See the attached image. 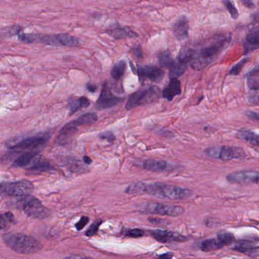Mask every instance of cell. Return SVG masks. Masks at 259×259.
<instances>
[{
    "instance_id": "cell-1",
    "label": "cell",
    "mask_w": 259,
    "mask_h": 259,
    "mask_svg": "<svg viewBox=\"0 0 259 259\" xmlns=\"http://www.w3.org/2000/svg\"><path fill=\"white\" fill-rule=\"evenodd\" d=\"M130 195L148 194L159 198L169 200H185L192 195V191L187 188L180 187L163 183H146L142 182L133 183L125 189Z\"/></svg>"
},
{
    "instance_id": "cell-2",
    "label": "cell",
    "mask_w": 259,
    "mask_h": 259,
    "mask_svg": "<svg viewBox=\"0 0 259 259\" xmlns=\"http://www.w3.org/2000/svg\"><path fill=\"white\" fill-rule=\"evenodd\" d=\"M15 34L18 35L19 40L26 44L39 42L48 46L67 47V48H74V47L79 46L80 45L79 39L68 34H54V35L25 34L21 27H19L16 29Z\"/></svg>"
},
{
    "instance_id": "cell-3",
    "label": "cell",
    "mask_w": 259,
    "mask_h": 259,
    "mask_svg": "<svg viewBox=\"0 0 259 259\" xmlns=\"http://www.w3.org/2000/svg\"><path fill=\"white\" fill-rule=\"evenodd\" d=\"M4 241L9 248L20 254H35L43 248L35 238L22 233H7L4 236Z\"/></svg>"
},
{
    "instance_id": "cell-4",
    "label": "cell",
    "mask_w": 259,
    "mask_h": 259,
    "mask_svg": "<svg viewBox=\"0 0 259 259\" xmlns=\"http://www.w3.org/2000/svg\"><path fill=\"white\" fill-rule=\"evenodd\" d=\"M229 42H230L229 37H224L204 47L198 52V54H195L194 56L190 63L192 69L195 71H201L205 69L216 60L220 53L224 50Z\"/></svg>"
},
{
    "instance_id": "cell-5",
    "label": "cell",
    "mask_w": 259,
    "mask_h": 259,
    "mask_svg": "<svg viewBox=\"0 0 259 259\" xmlns=\"http://www.w3.org/2000/svg\"><path fill=\"white\" fill-rule=\"evenodd\" d=\"M161 97V90L157 86L141 89L130 95L125 103V108L131 110L140 106L153 104L158 101Z\"/></svg>"
},
{
    "instance_id": "cell-6",
    "label": "cell",
    "mask_w": 259,
    "mask_h": 259,
    "mask_svg": "<svg viewBox=\"0 0 259 259\" xmlns=\"http://www.w3.org/2000/svg\"><path fill=\"white\" fill-rule=\"evenodd\" d=\"M97 121H98V116L95 113H85V114H83L82 116L77 118L75 120L71 121L60 130V133L57 136V143H66L67 141L78 131V127L90 125Z\"/></svg>"
},
{
    "instance_id": "cell-7",
    "label": "cell",
    "mask_w": 259,
    "mask_h": 259,
    "mask_svg": "<svg viewBox=\"0 0 259 259\" xmlns=\"http://www.w3.org/2000/svg\"><path fill=\"white\" fill-rule=\"evenodd\" d=\"M139 211L147 214L161 215V216H181L185 212L182 206L172 205L158 202L142 203L139 207Z\"/></svg>"
},
{
    "instance_id": "cell-8",
    "label": "cell",
    "mask_w": 259,
    "mask_h": 259,
    "mask_svg": "<svg viewBox=\"0 0 259 259\" xmlns=\"http://www.w3.org/2000/svg\"><path fill=\"white\" fill-rule=\"evenodd\" d=\"M204 154L210 158L223 161L232 160H243L246 154L242 148L232 146L209 147L204 151Z\"/></svg>"
},
{
    "instance_id": "cell-9",
    "label": "cell",
    "mask_w": 259,
    "mask_h": 259,
    "mask_svg": "<svg viewBox=\"0 0 259 259\" xmlns=\"http://www.w3.org/2000/svg\"><path fill=\"white\" fill-rule=\"evenodd\" d=\"M34 185L28 180L0 183V195L6 196L24 197L31 195Z\"/></svg>"
},
{
    "instance_id": "cell-10",
    "label": "cell",
    "mask_w": 259,
    "mask_h": 259,
    "mask_svg": "<svg viewBox=\"0 0 259 259\" xmlns=\"http://www.w3.org/2000/svg\"><path fill=\"white\" fill-rule=\"evenodd\" d=\"M21 198L19 204L28 216L35 219H45L49 217V210L44 206L40 200L30 195Z\"/></svg>"
},
{
    "instance_id": "cell-11",
    "label": "cell",
    "mask_w": 259,
    "mask_h": 259,
    "mask_svg": "<svg viewBox=\"0 0 259 259\" xmlns=\"http://www.w3.org/2000/svg\"><path fill=\"white\" fill-rule=\"evenodd\" d=\"M195 51L192 49L183 50L179 54L176 60H174L170 68H169V76L170 79L177 78L184 73L187 69L188 65L191 63Z\"/></svg>"
},
{
    "instance_id": "cell-12",
    "label": "cell",
    "mask_w": 259,
    "mask_h": 259,
    "mask_svg": "<svg viewBox=\"0 0 259 259\" xmlns=\"http://www.w3.org/2000/svg\"><path fill=\"white\" fill-rule=\"evenodd\" d=\"M51 136V133H49L31 136V137L22 139V140L16 142V144L9 145V148L13 150H26L31 149H31H34V148H37L45 145L49 140Z\"/></svg>"
},
{
    "instance_id": "cell-13",
    "label": "cell",
    "mask_w": 259,
    "mask_h": 259,
    "mask_svg": "<svg viewBox=\"0 0 259 259\" xmlns=\"http://www.w3.org/2000/svg\"><path fill=\"white\" fill-rule=\"evenodd\" d=\"M123 98L113 95L109 87L108 83L105 82L101 89L99 98L96 103V108L99 110H107L117 105L123 101Z\"/></svg>"
},
{
    "instance_id": "cell-14",
    "label": "cell",
    "mask_w": 259,
    "mask_h": 259,
    "mask_svg": "<svg viewBox=\"0 0 259 259\" xmlns=\"http://www.w3.org/2000/svg\"><path fill=\"white\" fill-rule=\"evenodd\" d=\"M227 180L231 184H257L259 180L258 172L254 170L236 171L228 174Z\"/></svg>"
},
{
    "instance_id": "cell-15",
    "label": "cell",
    "mask_w": 259,
    "mask_h": 259,
    "mask_svg": "<svg viewBox=\"0 0 259 259\" xmlns=\"http://www.w3.org/2000/svg\"><path fill=\"white\" fill-rule=\"evenodd\" d=\"M137 75L140 78H148L154 83H158L164 78L165 73L162 69L154 65H147L138 68Z\"/></svg>"
},
{
    "instance_id": "cell-16",
    "label": "cell",
    "mask_w": 259,
    "mask_h": 259,
    "mask_svg": "<svg viewBox=\"0 0 259 259\" xmlns=\"http://www.w3.org/2000/svg\"><path fill=\"white\" fill-rule=\"evenodd\" d=\"M106 33L116 40L137 37L138 34L128 27L122 26L120 24L115 22L111 24L106 30Z\"/></svg>"
},
{
    "instance_id": "cell-17",
    "label": "cell",
    "mask_w": 259,
    "mask_h": 259,
    "mask_svg": "<svg viewBox=\"0 0 259 259\" xmlns=\"http://www.w3.org/2000/svg\"><path fill=\"white\" fill-rule=\"evenodd\" d=\"M152 237L159 242L166 243L171 242H185L187 238L177 232L168 231V230H153L151 233Z\"/></svg>"
},
{
    "instance_id": "cell-18",
    "label": "cell",
    "mask_w": 259,
    "mask_h": 259,
    "mask_svg": "<svg viewBox=\"0 0 259 259\" xmlns=\"http://www.w3.org/2000/svg\"><path fill=\"white\" fill-rule=\"evenodd\" d=\"M233 249L251 257H258V246L257 241L254 242L248 239H242L236 242Z\"/></svg>"
},
{
    "instance_id": "cell-19",
    "label": "cell",
    "mask_w": 259,
    "mask_h": 259,
    "mask_svg": "<svg viewBox=\"0 0 259 259\" xmlns=\"http://www.w3.org/2000/svg\"><path fill=\"white\" fill-rule=\"evenodd\" d=\"M172 33L178 40H186L189 36V23L186 16H180L172 27Z\"/></svg>"
},
{
    "instance_id": "cell-20",
    "label": "cell",
    "mask_w": 259,
    "mask_h": 259,
    "mask_svg": "<svg viewBox=\"0 0 259 259\" xmlns=\"http://www.w3.org/2000/svg\"><path fill=\"white\" fill-rule=\"evenodd\" d=\"M244 54L246 55L251 51L258 49L259 47V31L258 28H253L250 30L245 37L243 44Z\"/></svg>"
},
{
    "instance_id": "cell-21",
    "label": "cell",
    "mask_w": 259,
    "mask_h": 259,
    "mask_svg": "<svg viewBox=\"0 0 259 259\" xmlns=\"http://www.w3.org/2000/svg\"><path fill=\"white\" fill-rule=\"evenodd\" d=\"M182 89L180 81L177 78L170 79L169 84L162 92V97L168 101H172L175 97L181 95Z\"/></svg>"
},
{
    "instance_id": "cell-22",
    "label": "cell",
    "mask_w": 259,
    "mask_h": 259,
    "mask_svg": "<svg viewBox=\"0 0 259 259\" xmlns=\"http://www.w3.org/2000/svg\"><path fill=\"white\" fill-rule=\"evenodd\" d=\"M142 167L151 172H162L168 170L169 164L166 160L148 159L142 163Z\"/></svg>"
},
{
    "instance_id": "cell-23",
    "label": "cell",
    "mask_w": 259,
    "mask_h": 259,
    "mask_svg": "<svg viewBox=\"0 0 259 259\" xmlns=\"http://www.w3.org/2000/svg\"><path fill=\"white\" fill-rule=\"evenodd\" d=\"M90 101L86 97L79 98H71L68 100V107L69 109V114L72 115L78 110L83 108H87L90 106Z\"/></svg>"
},
{
    "instance_id": "cell-24",
    "label": "cell",
    "mask_w": 259,
    "mask_h": 259,
    "mask_svg": "<svg viewBox=\"0 0 259 259\" xmlns=\"http://www.w3.org/2000/svg\"><path fill=\"white\" fill-rule=\"evenodd\" d=\"M236 136H237L238 139L245 141V142H248V143L251 144L254 146H258V135L254 132L248 130H239Z\"/></svg>"
},
{
    "instance_id": "cell-25",
    "label": "cell",
    "mask_w": 259,
    "mask_h": 259,
    "mask_svg": "<svg viewBox=\"0 0 259 259\" xmlns=\"http://www.w3.org/2000/svg\"><path fill=\"white\" fill-rule=\"evenodd\" d=\"M37 154H38V152H37V151L25 153V154L19 156V157L13 162L12 166H13V167H24V166L29 164V163L35 158Z\"/></svg>"
},
{
    "instance_id": "cell-26",
    "label": "cell",
    "mask_w": 259,
    "mask_h": 259,
    "mask_svg": "<svg viewBox=\"0 0 259 259\" xmlns=\"http://www.w3.org/2000/svg\"><path fill=\"white\" fill-rule=\"evenodd\" d=\"M258 66H256L254 69L248 72L247 75V84L251 92H258L259 77Z\"/></svg>"
},
{
    "instance_id": "cell-27",
    "label": "cell",
    "mask_w": 259,
    "mask_h": 259,
    "mask_svg": "<svg viewBox=\"0 0 259 259\" xmlns=\"http://www.w3.org/2000/svg\"><path fill=\"white\" fill-rule=\"evenodd\" d=\"M224 248V245L218 239H207L203 241L201 244V250L204 252H212Z\"/></svg>"
},
{
    "instance_id": "cell-28",
    "label": "cell",
    "mask_w": 259,
    "mask_h": 259,
    "mask_svg": "<svg viewBox=\"0 0 259 259\" xmlns=\"http://www.w3.org/2000/svg\"><path fill=\"white\" fill-rule=\"evenodd\" d=\"M67 168H69L72 172H77V174H83V172H87L89 169L84 166V164L81 163V161L76 160L75 158L67 159L66 162Z\"/></svg>"
},
{
    "instance_id": "cell-29",
    "label": "cell",
    "mask_w": 259,
    "mask_h": 259,
    "mask_svg": "<svg viewBox=\"0 0 259 259\" xmlns=\"http://www.w3.org/2000/svg\"><path fill=\"white\" fill-rule=\"evenodd\" d=\"M16 223L14 215L11 212L0 213V230H7Z\"/></svg>"
},
{
    "instance_id": "cell-30",
    "label": "cell",
    "mask_w": 259,
    "mask_h": 259,
    "mask_svg": "<svg viewBox=\"0 0 259 259\" xmlns=\"http://www.w3.org/2000/svg\"><path fill=\"white\" fill-rule=\"evenodd\" d=\"M126 69V63L125 60H120L113 66L111 70V77L116 81H119L123 76Z\"/></svg>"
},
{
    "instance_id": "cell-31",
    "label": "cell",
    "mask_w": 259,
    "mask_h": 259,
    "mask_svg": "<svg viewBox=\"0 0 259 259\" xmlns=\"http://www.w3.org/2000/svg\"><path fill=\"white\" fill-rule=\"evenodd\" d=\"M158 62L160 67L169 69L174 62V58H172L170 51H165L160 53L158 55Z\"/></svg>"
},
{
    "instance_id": "cell-32",
    "label": "cell",
    "mask_w": 259,
    "mask_h": 259,
    "mask_svg": "<svg viewBox=\"0 0 259 259\" xmlns=\"http://www.w3.org/2000/svg\"><path fill=\"white\" fill-rule=\"evenodd\" d=\"M31 172H49V171L55 170L54 166L48 162L39 161L34 163L32 166L29 168Z\"/></svg>"
},
{
    "instance_id": "cell-33",
    "label": "cell",
    "mask_w": 259,
    "mask_h": 259,
    "mask_svg": "<svg viewBox=\"0 0 259 259\" xmlns=\"http://www.w3.org/2000/svg\"><path fill=\"white\" fill-rule=\"evenodd\" d=\"M218 239L224 247L233 243L235 242V236L229 232L220 231L218 233Z\"/></svg>"
},
{
    "instance_id": "cell-34",
    "label": "cell",
    "mask_w": 259,
    "mask_h": 259,
    "mask_svg": "<svg viewBox=\"0 0 259 259\" xmlns=\"http://www.w3.org/2000/svg\"><path fill=\"white\" fill-rule=\"evenodd\" d=\"M224 4L231 17L233 19H237L239 16V12H238L237 9L236 8L233 3L231 1H224Z\"/></svg>"
},
{
    "instance_id": "cell-35",
    "label": "cell",
    "mask_w": 259,
    "mask_h": 259,
    "mask_svg": "<svg viewBox=\"0 0 259 259\" xmlns=\"http://www.w3.org/2000/svg\"><path fill=\"white\" fill-rule=\"evenodd\" d=\"M248 59H244L241 60L239 63H236V65L233 66L229 72V75H238L240 73L242 69H243V66H245V63L248 62Z\"/></svg>"
},
{
    "instance_id": "cell-36",
    "label": "cell",
    "mask_w": 259,
    "mask_h": 259,
    "mask_svg": "<svg viewBox=\"0 0 259 259\" xmlns=\"http://www.w3.org/2000/svg\"><path fill=\"white\" fill-rule=\"evenodd\" d=\"M125 234H126V236H128V237L140 238L145 235V232H144V230H142V229L135 228L128 230Z\"/></svg>"
},
{
    "instance_id": "cell-37",
    "label": "cell",
    "mask_w": 259,
    "mask_h": 259,
    "mask_svg": "<svg viewBox=\"0 0 259 259\" xmlns=\"http://www.w3.org/2000/svg\"><path fill=\"white\" fill-rule=\"evenodd\" d=\"M101 221H95L92 226H91L90 228L88 230V231L86 232V236H95V235L97 234L98 233V229H99L100 225L101 224Z\"/></svg>"
},
{
    "instance_id": "cell-38",
    "label": "cell",
    "mask_w": 259,
    "mask_h": 259,
    "mask_svg": "<svg viewBox=\"0 0 259 259\" xmlns=\"http://www.w3.org/2000/svg\"><path fill=\"white\" fill-rule=\"evenodd\" d=\"M99 138L104 140H107L110 143H113L116 140V136L111 132H104V133H101L99 135Z\"/></svg>"
},
{
    "instance_id": "cell-39",
    "label": "cell",
    "mask_w": 259,
    "mask_h": 259,
    "mask_svg": "<svg viewBox=\"0 0 259 259\" xmlns=\"http://www.w3.org/2000/svg\"><path fill=\"white\" fill-rule=\"evenodd\" d=\"M131 52L133 53V55L136 58L140 59L143 57V51H142V48L139 45H136V46L131 48Z\"/></svg>"
},
{
    "instance_id": "cell-40",
    "label": "cell",
    "mask_w": 259,
    "mask_h": 259,
    "mask_svg": "<svg viewBox=\"0 0 259 259\" xmlns=\"http://www.w3.org/2000/svg\"><path fill=\"white\" fill-rule=\"evenodd\" d=\"M89 218H87V217H82V218H81V219H80V221H78V223H77L76 225H75L77 230H82V229L84 228V227H85L86 225H87V224L88 223H89Z\"/></svg>"
},
{
    "instance_id": "cell-41",
    "label": "cell",
    "mask_w": 259,
    "mask_h": 259,
    "mask_svg": "<svg viewBox=\"0 0 259 259\" xmlns=\"http://www.w3.org/2000/svg\"><path fill=\"white\" fill-rule=\"evenodd\" d=\"M252 94L249 95L248 96V101H249L251 104H255L257 105L258 104V92H251Z\"/></svg>"
},
{
    "instance_id": "cell-42",
    "label": "cell",
    "mask_w": 259,
    "mask_h": 259,
    "mask_svg": "<svg viewBox=\"0 0 259 259\" xmlns=\"http://www.w3.org/2000/svg\"><path fill=\"white\" fill-rule=\"evenodd\" d=\"M245 115H246L247 117L249 118L251 120L255 121V122H258L259 121V115L257 112L248 110L245 113Z\"/></svg>"
},
{
    "instance_id": "cell-43",
    "label": "cell",
    "mask_w": 259,
    "mask_h": 259,
    "mask_svg": "<svg viewBox=\"0 0 259 259\" xmlns=\"http://www.w3.org/2000/svg\"><path fill=\"white\" fill-rule=\"evenodd\" d=\"M157 134L160 135L163 137L167 138V139H172V138L174 137V133L166 130H160V131L157 132Z\"/></svg>"
},
{
    "instance_id": "cell-44",
    "label": "cell",
    "mask_w": 259,
    "mask_h": 259,
    "mask_svg": "<svg viewBox=\"0 0 259 259\" xmlns=\"http://www.w3.org/2000/svg\"><path fill=\"white\" fill-rule=\"evenodd\" d=\"M64 259H93L84 256L77 255V254H72V255L67 256Z\"/></svg>"
},
{
    "instance_id": "cell-45",
    "label": "cell",
    "mask_w": 259,
    "mask_h": 259,
    "mask_svg": "<svg viewBox=\"0 0 259 259\" xmlns=\"http://www.w3.org/2000/svg\"><path fill=\"white\" fill-rule=\"evenodd\" d=\"M242 4L248 9H253L254 7V3L251 2V1H248V0H247V1H242Z\"/></svg>"
},
{
    "instance_id": "cell-46",
    "label": "cell",
    "mask_w": 259,
    "mask_h": 259,
    "mask_svg": "<svg viewBox=\"0 0 259 259\" xmlns=\"http://www.w3.org/2000/svg\"><path fill=\"white\" fill-rule=\"evenodd\" d=\"M174 254L171 252L165 253V254H161L159 256V259H172Z\"/></svg>"
},
{
    "instance_id": "cell-47",
    "label": "cell",
    "mask_w": 259,
    "mask_h": 259,
    "mask_svg": "<svg viewBox=\"0 0 259 259\" xmlns=\"http://www.w3.org/2000/svg\"><path fill=\"white\" fill-rule=\"evenodd\" d=\"M87 89L89 92H92V93H94V92H96L98 88H97V86L95 85V84H88Z\"/></svg>"
},
{
    "instance_id": "cell-48",
    "label": "cell",
    "mask_w": 259,
    "mask_h": 259,
    "mask_svg": "<svg viewBox=\"0 0 259 259\" xmlns=\"http://www.w3.org/2000/svg\"><path fill=\"white\" fill-rule=\"evenodd\" d=\"M83 160H84L85 164L89 165L92 163V159H91L90 157H88V156H84V158H83Z\"/></svg>"
}]
</instances>
